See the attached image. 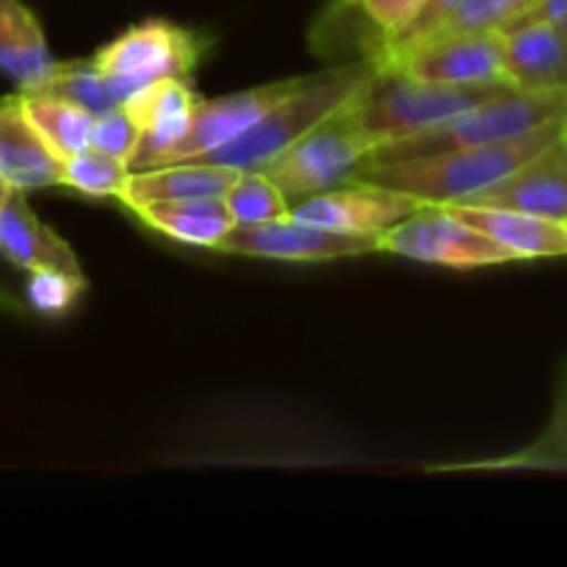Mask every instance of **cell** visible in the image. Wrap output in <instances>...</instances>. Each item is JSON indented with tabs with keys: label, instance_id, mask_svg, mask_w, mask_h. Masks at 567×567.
Returning a JSON list of instances; mask_svg holds the SVG:
<instances>
[{
	"label": "cell",
	"instance_id": "34",
	"mask_svg": "<svg viewBox=\"0 0 567 567\" xmlns=\"http://www.w3.org/2000/svg\"><path fill=\"white\" fill-rule=\"evenodd\" d=\"M349 3H354V0H349Z\"/></svg>",
	"mask_w": 567,
	"mask_h": 567
},
{
	"label": "cell",
	"instance_id": "5",
	"mask_svg": "<svg viewBox=\"0 0 567 567\" xmlns=\"http://www.w3.org/2000/svg\"><path fill=\"white\" fill-rule=\"evenodd\" d=\"M352 100L260 169L280 188L288 205L341 186L363 169L374 147L360 131Z\"/></svg>",
	"mask_w": 567,
	"mask_h": 567
},
{
	"label": "cell",
	"instance_id": "9",
	"mask_svg": "<svg viewBox=\"0 0 567 567\" xmlns=\"http://www.w3.org/2000/svg\"><path fill=\"white\" fill-rule=\"evenodd\" d=\"M421 208L419 199L365 181H347L336 188L305 197L291 205L293 219L352 236H374L391 230Z\"/></svg>",
	"mask_w": 567,
	"mask_h": 567
},
{
	"label": "cell",
	"instance_id": "15",
	"mask_svg": "<svg viewBox=\"0 0 567 567\" xmlns=\"http://www.w3.org/2000/svg\"><path fill=\"white\" fill-rule=\"evenodd\" d=\"M504 66L509 86L524 92H565L567 28L526 17L504 28Z\"/></svg>",
	"mask_w": 567,
	"mask_h": 567
},
{
	"label": "cell",
	"instance_id": "32",
	"mask_svg": "<svg viewBox=\"0 0 567 567\" xmlns=\"http://www.w3.org/2000/svg\"><path fill=\"white\" fill-rule=\"evenodd\" d=\"M0 308H11V299H9V297H6V293H3V291H0Z\"/></svg>",
	"mask_w": 567,
	"mask_h": 567
},
{
	"label": "cell",
	"instance_id": "2",
	"mask_svg": "<svg viewBox=\"0 0 567 567\" xmlns=\"http://www.w3.org/2000/svg\"><path fill=\"white\" fill-rule=\"evenodd\" d=\"M374 70L377 59L369 55V59L347 61V64L330 66V70L316 72V75L299 78L297 86L280 103L271 105L233 142L188 161L230 166L238 172L264 169L282 150L291 147L297 138H302L319 122H324L341 105H347L363 89V83L374 75Z\"/></svg>",
	"mask_w": 567,
	"mask_h": 567
},
{
	"label": "cell",
	"instance_id": "13",
	"mask_svg": "<svg viewBox=\"0 0 567 567\" xmlns=\"http://www.w3.org/2000/svg\"><path fill=\"white\" fill-rule=\"evenodd\" d=\"M460 205H487V208L520 210L567 221V142L565 133L502 183Z\"/></svg>",
	"mask_w": 567,
	"mask_h": 567
},
{
	"label": "cell",
	"instance_id": "17",
	"mask_svg": "<svg viewBox=\"0 0 567 567\" xmlns=\"http://www.w3.org/2000/svg\"><path fill=\"white\" fill-rule=\"evenodd\" d=\"M0 255L22 271H83L70 244L33 214L22 192H9L0 205Z\"/></svg>",
	"mask_w": 567,
	"mask_h": 567
},
{
	"label": "cell",
	"instance_id": "30",
	"mask_svg": "<svg viewBox=\"0 0 567 567\" xmlns=\"http://www.w3.org/2000/svg\"><path fill=\"white\" fill-rule=\"evenodd\" d=\"M526 17H535V20H546V22H554V25L567 28V0H537L535 9H532Z\"/></svg>",
	"mask_w": 567,
	"mask_h": 567
},
{
	"label": "cell",
	"instance_id": "7",
	"mask_svg": "<svg viewBox=\"0 0 567 567\" xmlns=\"http://www.w3.org/2000/svg\"><path fill=\"white\" fill-rule=\"evenodd\" d=\"M380 252L446 269H482L515 260L502 244L454 216L446 205H421L380 236Z\"/></svg>",
	"mask_w": 567,
	"mask_h": 567
},
{
	"label": "cell",
	"instance_id": "16",
	"mask_svg": "<svg viewBox=\"0 0 567 567\" xmlns=\"http://www.w3.org/2000/svg\"><path fill=\"white\" fill-rule=\"evenodd\" d=\"M454 216L502 244L515 260L567 258V221L487 205H446Z\"/></svg>",
	"mask_w": 567,
	"mask_h": 567
},
{
	"label": "cell",
	"instance_id": "4",
	"mask_svg": "<svg viewBox=\"0 0 567 567\" xmlns=\"http://www.w3.org/2000/svg\"><path fill=\"white\" fill-rule=\"evenodd\" d=\"M567 116V89L565 92H524V89H504L493 97L482 100L474 109L452 116L432 131L399 138V142L380 144L369 153L365 166L399 164V161L424 158V155L449 153V150L476 147V144L504 142V138L524 136L535 127Z\"/></svg>",
	"mask_w": 567,
	"mask_h": 567
},
{
	"label": "cell",
	"instance_id": "33",
	"mask_svg": "<svg viewBox=\"0 0 567 567\" xmlns=\"http://www.w3.org/2000/svg\"><path fill=\"white\" fill-rule=\"evenodd\" d=\"M565 142H567V120H565Z\"/></svg>",
	"mask_w": 567,
	"mask_h": 567
},
{
	"label": "cell",
	"instance_id": "20",
	"mask_svg": "<svg viewBox=\"0 0 567 567\" xmlns=\"http://www.w3.org/2000/svg\"><path fill=\"white\" fill-rule=\"evenodd\" d=\"M127 210L161 236L203 249H216L236 227L221 197L158 199V203L131 205Z\"/></svg>",
	"mask_w": 567,
	"mask_h": 567
},
{
	"label": "cell",
	"instance_id": "28",
	"mask_svg": "<svg viewBox=\"0 0 567 567\" xmlns=\"http://www.w3.org/2000/svg\"><path fill=\"white\" fill-rule=\"evenodd\" d=\"M138 142H142V127H138L136 116L125 105H116V109L94 116L92 147L100 150V153L125 161L131 166Z\"/></svg>",
	"mask_w": 567,
	"mask_h": 567
},
{
	"label": "cell",
	"instance_id": "1",
	"mask_svg": "<svg viewBox=\"0 0 567 567\" xmlns=\"http://www.w3.org/2000/svg\"><path fill=\"white\" fill-rule=\"evenodd\" d=\"M565 120L548 122V125L535 127L524 136L504 138V142L449 150V153L399 161V164L365 166L352 181L391 188V192L404 194V197L419 199L421 205L468 203L476 194L487 192L507 175H513L532 155L557 142L565 133Z\"/></svg>",
	"mask_w": 567,
	"mask_h": 567
},
{
	"label": "cell",
	"instance_id": "26",
	"mask_svg": "<svg viewBox=\"0 0 567 567\" xmlns=\"http://www.w3.org/2000/svg\"><path fill=\"white\" fill-rule=\"evenodd\" d=\"M131 166L120 158L100 153L89 144L86 150L64 161V188H72L86 197L120 199L125 192Z\"/></svg>",
	"mask_w": 567,
	"mask_h": 567
},
{
	"label": "cell",
	"instance_id": "22",
	"mask_svg": "<svg viewBox=\"0 0 567 567\" xmlns=\"http://www.w3.org/2000/svg\"><path fill=\"white\" fill-rule=\"evenodd\" d=\"M37 92L70 100V103L81 105V109H86L94 116L105 114V111L116 109V105L127 100L125 92L92 59L55 61L53 72H50L48 81Z\"/></svg>",
	"mask_w": 567,
	"mask_h": 567
},
{
	"label": "cell",
	"instance_id": "14",
	"mask_svg": "<svg viewBox=\"0 0 567 567\" xmlns=\"http://www.w3.org/2000/svg\"><path fill=\"white\" fill-rule=\"evenodd\" d=\"M0 181L22 194L64 186V161L33 127L20 92L0 97Z\"/></svg>",
	"mask_w": 567,
	"mask_h": 567
},
{
	"label": "cell",
	"instance_id": "23",
	"mask_svg": "<svg viewBox=\"0 0 567 567\" xmlns=\"http://www.w3.org/2000/svg\"><path fill=\"white\" fill-rule=\"evenodd\" d=\"M468 471V468H567V360L563 365L557 385V399H554V413L543 435L518 454H509L493 463H471V465H441L430 471Z\"/></svg>",
	"mask_w": 567,
	"mask_h": 567
},
{
	"label": "cell",
	"instance_id": "21",
	"mask_svg": "<svg viewBox=\"0 0 567 567\" xmlns=\"http://www.w3.org/2000/svg\"><path fill=\"white\" fill-rule=\"evenodd\" d=\"M20 94L33 127L42 133L44 142L53 147V153L59 155L61 161L72 158V155L81 153V150H86L89 144H92L94 114H89L86 109L44 92Z\"/></svg>",
	"mask_w": 567,
	"mask_h": 567
},
{
	"label": "cell",
	"instance_id": "11",
	"mask_svg": "<svg viewBox=\"0 0 567 567\" xmlns=\"http://www.w3.org/2000/svg\"><path fill=\"white\" fill-rule=\"evenodd\" d=\"M297 83L299 78H286V81H271L264 83V86L225 94V97L199 100L197 109H194L192 114V122H188L186 136L169 150L164 164L197 158V155H205L210 153V150L221 147V144L233 142V138H236L238 133L247 131L258 116H264L271 105L280 103Z\"/></svg>",
	"mask_w": 567,
	"mask_h": 567
},
{
	"label": "cell",
	"instance_id": "3",
	"mask_svg": "<svg viewBox=\"0 0 567 567\" xmlns=\"http://www.w3.org/2000/svg\"><path fill=\"white\" fill-rule=\"evenodd\" d=\"M504 89L509 86H452V83L424 81L399 66H385L377 61L374 75L354 94L352 109L371 147H380L432 131Z\"/></svg>",
	"mask_w": 567,
	"mask_h": 567
},
{
	"label": "cell",
	"instance_id": "18",
	"mask_svg": "<svg viewBox=\"0 0 567 567\" xmlns=\"http://www.w3.org/2000/svg\"><path fill=\"white\" fill-rule=\"evenodd\" d=\"M55 59L37 14L22 0H0V75L17 92H37Z\"/></svg>",
	"mask_w": 567,
	"mask_h": 567
},
{
	"label": "cell",
	"instance_id": "31",
	"mask_svg": "<svg viewBox=\"0 0 567 567\" xmlns=\"http://www.w3.org/2000/svg\"><path fill=\"white\" fill-rule=\"evenodd\" d=\"M9 192H11V188H9V186H6V183H3V181H0V205H3V199H6V197H9Z\"/></svg>",
	"mask_w": 567,
	"mask_h": 567
},
{
	"label": "cell",
	"instance_id": "25",
	"mask_svg": "<svg viewBox=\"0 0 567 567\" xmlns=\"http://www.w3.org/2000/svg\"><path fill=\"white\" fill-rule=\"evenodd\" d=\"M221 199L236 225H258V221L282 219L291 214L288 199L260 169L241 172Z\"/></svg>",
	"mask_w": 567,
	"mask_h": 567
},
{
	"label": "cell",
	"instance_id": "24",
	"mask_svg": "<svg viewBox=\"0 0 567 567\" xmlns=\"http://www.w3.org/2000/svg\"><path fill=\"white\" fill-rule=\"evenodd\" d=\"M535 3L537 0H460V6L443 20V25L421 44H430L435 42V39L457 37V33L504 31V28L524 20V17L535 9ZM410 53H413V50H410ZM385 64H391V61H385Z\"/></svg>",
	"mask_w": 567,
	"mask_h": 567
},
{
	"label": "cell",
	"instance_id": "27",
	"mask_svg": "<svg viewBox=\"0 0 567 567\" xmlns=\"http://www.w3.org/2000/svg\"><path fill=\"white\" fill-rule=\"evenodd\" d=\"M86 291V277L83 271H64V269H37L28 271L25 302L33 313L59 319Z\"/></svg>",
	"mask_w": 567,
	"mask_h": 567
},
{
	"label": "cell",
	"instance_id": "8",
	"mask_svg": "<svg viewBox=\"0 0 567 567\" xmlns=\"http://www.w3.org/2000/svg\"><path fill=\"white\" fill-rule=\"evenodd\" d=\"M214 252L282 260V264H327V260L380 252V238L327 230L288 214L282 219L258 221V225H236Z\"/></svg>",
	"mask_w": 567,
	"mask_h": 567
},
{
	"label": "cell",
	"instance_id": "29",
	"mask_svg": "<svg viewBox=\"0 0 567 567\" xmlns=\"http://www.w3.org/2000/svg\"><path fill=\"white\" fill-rule=\"evenodd\" d=\"M380 31V44L402 37L430 0H354Z\"/></svg>",
	"mask_w": 567,
	"mask_h": 567
},
{
	"label": "cell",
	"instance_id": "19",
	"mask_svg": "<svg viewBox=\"0 0 567 567\" xmlns=\"http://www.w3.org/2000/svg\"><path fill=\"white\" fill-rule=\"evenodd\" d=\"M241 175L238 169L203 161H172L150 169H131L120 203L125 208L138 203H158V199H197L225 197L227 188Z\"/></svg>",
	"mask_w": 567,
	"mask_h": 567
},
{
	"label": "cell",
	"instance_id": "6",
	"mask_svg": "<svg viewBox=\"0 0 567 567\" xmlns=\"http://www.w3.org/2000/svg\"><path fill=\"white\" fill-rule=\"evenodd\" d=\"M210 50L205 33L172 20L150 17L136 22L92 55L94 64L131 97L158 78H188Z\"/></svg>",
	"mask_w": 567,
	"mask_h": 567
},
{
	"label": "cell",
	"instance_id": "12",
	"mask_svg": "<svg viewBox=\"0 0 567 567\" xmlns=\"http://www.w3.org/2000/svg\"><path fill=\"white\" fill-rule=\"evenodd\" d=\"M199 100L203 97L194 92L188 78H158L136 89L122 103L142 127V142L133 155L131 169H150V166L164 164L169 150L186 136Z\"/></svg>",
	"mask_w": 567,
	"mask_h": 567
},
{
	"label": "cell",
	"instance_id": "10",
	"mask_svg": "<svg viewBox=\"0 0 567 567\" xmlns=\"http://www.w3.org/2000/svg\"><path fill=\"white\" fill-rule=\"evenodd\" d=\"M385 66H399L415 78L452 83V86H509L502 31L435 39Z\"/></svg>",
	"mask_w": 567,
	"mask_h": 567
}]
</instances>
